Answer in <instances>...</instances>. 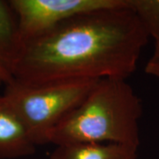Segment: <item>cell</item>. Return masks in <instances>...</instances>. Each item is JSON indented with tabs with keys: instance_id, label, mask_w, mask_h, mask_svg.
<instances>
[{
	"instance_id": "6da1fadb",
	"label": "cell",
	"mask_w": 159,
	"mask_h": 159,
	"mask_svg": "<svg viewBox=\"0 0 159 159\" xmlns=\"http://www.w3.org/2000/svg\"><path fill=\"white\" fill-rule=\"evenodd\" d=\"M149 36L129 6L76 15L21 43L12 80H126Z\"/></svg>"
},
{
	"instance_id": "7a4b0ae2",
	"label": "cell",
	"mask_w": 159,
	"mask_h": 159,
	"mask_svg": "<svg viewBox=\"0 0 159 159\" xmlns=\"http://www.w3.org/2000/svg\"><path fill=\"white\" fill-rule=\"evenodd\" d=\"M142 102L126 80L102 79L51 131L48 144L119 143L139 148Z\"/></svg>"
},
{
	"instance_id": "3957f363",
	"label": "cell",
	"mask_w": 159,
	"mask_h": 159,
	"mask_svg": "<svg viewBox=\"0 0 159 159\" xmlns=\"http://www.w3.org/2000/svg\"><path fill=\"white\" fill-rule=\"evenodd\" d=\"M100 80L67 79L39 83L11 80L5 88L8 99L34 144H48L51 132L93 90Z\"/></svg>"
},
{
	"instance_id": "277c9868",
	"label": "cell",
	"mask_w": 159,
	"mask_h": 159,
	"mask_svg": "<svg viewBox=\"0 0 159 159\" xmlns=\"http://www.w3.org/2000/svg\"><path fill=\"white\" fill-rule=\"evenodd\" d=\"M21 43L76 15L126 6L127 0H10Z\"/></svg>"
},
{
	"instance_id": "5b68a950",
	"label": "cell",
	"mask_w": 159,
	"mask_h": 159,
	"mask_svg": "<svg viewBox=\"0 0 159 159\" xmlns=\"http://www.w3.org/2000/svg\"><path fill=\"white\" fill-rule=\"evenodd\" d=\"M36 148L15 109L0 95V159L29 157L35 153Z\"/></svg>"
},
{
	"instance_id": "8992f818",
	"label": "cell",
	"mask_w": 159,
	"mask_h": 159,
	"mask_svg": "<svg viewBox=\"0 0 159 159\" xmlns=\"http://www.w3.org/2000/svg\"><path fill=\"white\" fill-rule=\"evenodd\" d=\"M137 147L119 143H72L56 146L49 159H137Z\"/></svg>"
},
{
	"instance_id": "52a82bcc",
	"label": "cell",
	"mask_w": 159,
	"mask_h": 159,
	"mask_svg": "<svg viewBox=\"0 0 159 159\" xmlns=\"http://www.w3.org/2000/svg\"><path fill=\"white\" fill-rule=\"evenodd\" d=\"M20 44L17 14L10 1L0 0V67L11 77Z\"/></svg>"
},
{
	"instance_id": "ba28073f",
	"label": "cell",
	"mask_w": 159,
	"mask_h": 159,
	"mask_svg": "<svg viewBox=\"0 0 159 159\" xmlns=\"http://www.w3.org/2000/svg\"><path fill=\"white\" fill-rule=\"evenodd\" d=\"M130 8L147 31L149 38L159 45V0H128Z\"/></svg>"
},
{
	"instance_id": "9c48e42d",
	"label": "cell",
	"mask_w": 159,
	"mask_h": 159,
	"mask_svg": "<svg viewBox=\"0 0 159 159\" xmlns=\"http://www.w3.org/2000/svg\"><path fill=\"white\" fill-rule=\"evenodd\" d=\"M145 72L148 75L159 79V45L155 44L153 54L145 66Z\"/></svg>"
},
{
	"instance_id": "30bf717a",
	"label": "cell",
	"mask_w": 159,
	"mask_h": 159,
	"mask_svg": "<svg viewBox=\"0 0 159 159\" xmlns=\"http://www.w3.org/2000/svg\"><path fill=\"white\" fill-rule=\"evenodd\" d=\"M11 80H12V78L11 76L0 67V86L2 84L6 85L7 83H9L11 81Z\"/></svg>"
}]
</instances>
